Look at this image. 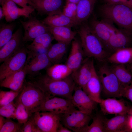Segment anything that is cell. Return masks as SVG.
Returning a JSON list of instances; mask_svg holds the SVG:
<instances>
[{
    "mask_svg": "<svg viewBox=\"0 0 132 132\" xmlns=\"http://www.w3.org/2000/svg\"><path fill=\"white\" fill-rule=\"evenodd\" d=\"M89 26L103 44L105 45L111 36L118 30L112 23L106 20L99 21L94 19Z\"/></svg>",
    "mask_w": 132,
    "mask_h": 132,
    "instance_id": "obj_17",
    "label": "cell"
},
{
    "mask_svg": "<svg viewBox=\"0 0 132 132\" xmlns=\"http://www.w3.org/2000/svg\"><path fill=\"white\" fill-rule=\"evenodd\" d=\"M106 20L113 23L129 34L132 33V8L123 4L107 3L100 9Z\"/></svg>",
    "mask_w": 132,
    "mask_h": 132,
    "instance_id": "obj_2",
    "label": "cell"
},
{
    "mask_svg": "<svg viewBox=\"0 0 132 132\" xmlns=\"http://www.w3.org/2000/svg\"><path fill=\"white\" fill-rule=\"evenodd\" d=\"M97 0H81L77 4L76 23L81 24L91 14Z\"/></svg>",
    "mask_w": 132,
    "mask_h": 132,
    "instance_id": "obj_25",
    "label": "cell"
},
{
    "mask_svg": "<svg viewBox=\"0 0 132 132\" xmlns=\"http://www.w3.org/2000/svg\"><path fill=\"white\" fill-rule=\"evenodd\" d=\"M20 132H41L34 122L33 114L30 117L28 120L23 124L22 127Z\"/></svg>",
    "mask_w": 132,
    "mask_h": 132,
    "instance_id": "obj_39",
    "label": "cell"
},
{
    "mask_svg": "<svg viewBox=\"0 0 132 132\" xmlns=\"http://www.w3.org/2000/svg\"><path fill=\"white\" fill-rule=\"evenodd\" d=\"M66 1L70 2L75 3L77 4L81 0H66Z\"/></svg>",
    "mask_w": 132,
    "mask_h": 132,
    "instance_id": "obj_47",
    "label": "cell"
},
{
    "mask_svg": "<svg viewBox=\"0 0 132 132\" xmlns=\"http://www.w3.org/2000/svg\"><path fill=\"white\" fill-rule=\"evenodd\" d=\"M77 11V4L66 1L63 7L62 13L76 23Z\"/></svg>",
    "mask_w": 132,
    "mask_h": 132,
    "instance_id": "obj_36",
    "label": "cell"
},
{
    "mask_svg": "<svg viewBox=\"0 0 132 132\" xmlns=\"http://www.w3.org/2000/svg\"><path fill=\"white\" fill-rule=\"evenodd\" d=\"M72 72L66 64L59 63L54 64L47 68L46 74L53 79L60 80L67 77Z\"/></svg>",
    "mask_w": 132,
    "mask_h": 132,
    "instance_id": "obj_28",
    "label": "cell"
},
{
    "mask_svg": "<svg viewBox=\"0 0 132 132\" xmlns=\"http://www.w3.org/2000/svg\"><path fill=\"white\" fill-rule=\"evenodd\" d=\"M122 97L125 98L132 102V82L129 85L124 87Z\"/></svg>",
    "mask_w": 132,
    "mask_h": 132,
    "instance_id": "obj_40",
    "label": "cell"
},
{
    "mask_svg": "<svg viewBox=\"0 0 132 132\" xmlns=\"http://www.w3.org/2000/svg\"><path fill=\"white\" fill-rule=\"evenodd\" d=\"M0 5L4 12L7 22L14 21L21 16L28 18L35 10L30 5L26 8H20L12 0H5Z\"/></svg>",
    "mask_w": 132,
    "mask_h": 132,
    "instance_id": "obj_12",
    "label": "cell"
},
{
    "mask_svg": "<svg viewBox=\"0 0 132 132\" xmlns=\"http://www.w3.org/2000/svg\"><path fill=\"white\" fill-rule=\"evenodd\" d=\"M99 104L102 113L105 115L128 114L130 107L127 106L123 99H117L115 98L102 99Z\"/></svg>",
    "mask_w": 132,
    "mask_h": 132,
    "instance_id": "obj_14",
    "label": "cell"
},
{
    "mask_svg": "<svg viewBox=\"0 0 132 132\" xmlns=\"http://www.w3.org/2000/svg\"><path fill=\"white\" fill-rule=\"evenodd\" d=\"M4 17V12L1 7H0V19H2Z\"/></svg>",
    "mask_w": 132,
    "mask_h": 132,
    "instance_id": "obj_46",
    "label": "cell"
},
{
    "mask_svg": "<svg viewBox=\"0 0 132 132\" xmlns=\"http://www.w3.org/2000/svg\"><path fill=\"white\" fill-rule=\"evenodd\" d=\"M5 119L4 117L0 115V129L2 127L4 123Z\"/></svg>",
    "mask_w": 132,
    "mask_h": 132,
    "instance_id": "obj_45",
    "label": "cell"
},
{
    "mask_svg": "<svg viewBox=\"0 0 132 132\" xmlns=\"http://www.w3.org/2000/svg\"><path fill=\"white\" fill-rule=\"evenodd\" d=\"M78 33L84 55L100 61L107 59L109 56L103 43L89 26L83 25L79 29Z\"/></svg>",
    "mask_w": 132,
    "mask_h": 132,
    "instance_id": "obj_3",
    "label": "cell"
},
{
    "mask_svg": "<svg viewBox=\"0 0 132 132\" xmlns=\"http://www.w3.org/2000/svg\"><path fill=\"white\" fill-rule=\"evenodd\" d=\"M71 99L46 94L40 111L61 115L76 110Z\"/></svg>",
    "mask_w": 132,
    "mask_h": 132,
    "instance_id": "obj_8",
    "label": "cell"
},
{
    "mask_svg": "<svg viewBox=\"0 0 132 132\" xmlns=\"http://www.w3.org/2000/svg\"><path fill=\"white\" fill-rule=\"evenodd\" d=\"M104 118L101 114H96L93 118L92 123L85 129L83 132H104Z\"/></svg>",
    "mask_w": 132,
    "mask_h": 132,
    "instance_id": "obj_32",
    "label": "cell"
},
{
    "mask_svg": "<svg viewBox=\"0 0 132 132\" xmlns=\"http://www.w3.org/2000/svg\"><path fill=\"white\" fill-rule=\"evenodd\" d=\"M127 118V114L116 115L110 119L105 118V132H126Z\"/></svg>",
    "mask_w": 132,
    "mask_h": 132,
    "instance_id": "obj_22",
    "label": "cell"
},
{
    "mask_svg": "<svg viewBox=\"0 0 132 132\" xmlns=\"http://www.w3.org/2000/svg\"><path fill=\"white\" fill-rule=\"evenodd\" d=\"M29 78L30 79L29 81L45 94L70 99L76 85L71 75L60 80L53 79L46 74H39Z\"/></svg>",
    "mask_w": 132,
    "mask_h": 132,
    "instance_id": "obj_1",
    "label": "cell"
},
{
    "mask_svg": "<svg viewBox=\"0 0 132 132\" xmlns=\"http://www.w3.org/2000/svg\"><path fill=\"white\" fill-rule=\"evenodd\" d=\"M72 131L64 126L61 122L58 126L57 132H71Z\"/></svg>",
    "mask_w": 132,
    "mask_h": 132,
    "instance_id": "obj_44",
    "label": "cell"
},
{
    "mask_svg": "<svg viewBox=\"0 0 132 132\" xmlns=\"http://www.w3.org/2000/svg\"><path fill=\"white\" fill-rule=\"evenodd\" d=\"M82 89L92 99L99 104L102 99L100 95L102 90L101 84L98 75L94 70L90 79Z\"/></svg>",
    "mask_w": 132,
    "mask_h": 132,
    "instance_id": "obj_21",
    "label": "cell"
},
{
    "mask_svg": "<svg viewBox=\"0 0 132 132\" xmlns=\"http://www.w3.org/2000/svg\"><path fill=\"white\" fill-rule=\"evenodd\" d=\"M112 69L121 84L124 87L132 82V74L126 67L124 64H116Z\"/></svg>",
    "mask_w": 132,
    "mask_h": 132,
    "instance_id": "obj_30",
    "label": "cell"
},
{
    "mask_svg": "<svg viewBox=\"0 0 132 132\" xmlns=\"http://www.w3.org/2000/svg\"><path fill=\"white\" fill-rule=\"evenodd\" d=\"M21 28L14 33L10 40L0 49V63L3 62L16 54L24 45Z\"/></svg>",
    "mask_w": 132,
    "mask_h": 132,
    "instance_id": "obj_13",
    "label": "cell"
},
{
    "mask_svg": "<svg viewBox=\"0 0 132 132\" xmlns=\"http://www.w3.org/2000/svg\"><path fill=\"white\" fill-rule=\"evenodd\" d=\"M102 87V91L107 97L119 98L122 97L125 87L120 82L112 68L106 64L99 68V75Z\"/></svg>",
    "mask_w": 132,
    "mask_h": 132,
    "instance_id": "obj_5",
    "label": "cell"
},
{
    "mask_svg": "<svg viewBox=\"0 0 132 132\" xmlns=\"http://www.w3.org/2000/svg\"><path fill=\"white\" fill-rule=\"evenodd\" d=\"M60 116L61 123L72 132H83L92 118L91 114L77 109L60 115Z\"/></svg>",
    "mask_w": 132,
    "mask_h": 132,
    "instance_id": "obj_6",
    "label": "cell"
},
{
    "mask_svg": "<svg viewBox=\"0 0 132 132\" xmlns=\"http://www.w3.org/2000/svg\"><path fill=\"white\" fill-rule=\"evenodd\" d=\"M46 94L38 87L25 80L18 98L25 106L30 117L40 111Z\"/></svg>",
    "mask_w": 132,
    "mask_h": 132,
    "instance_id": "obj_4",
    "label": "cell"
},
{
    "mask_svg": "<svg viewBox=\"0 0 132 132\" xmlns=\"http://www.w3.org/2000/svg\"><path fill=\"white\" fill-rule=\"evenodd\" d=\"M126 132H132V114H127Z\"/></svg>",
    "mask_w": 132,
    "mask_h": 132,
    "instance_id": "obj_42",
    "label": "cell"
},
{
    "mask_svg": "<svg viewBox=\"0 0 132 132\" xmlns=\"http://www.w3.org/2000/svg\"><path fill=\"white\" fill-rule=\"evenodd\" d=\"M16 4L23 8L28 7L31 5L30 0H12Z\"/></svg>",
    "mask_w": 132,
    "mask_h": 132,
    "instance_id": "obj_41",
    "label": "cell"
},
{
    "mask_svg": "<svg viewBox=\"0 0 132 132\" xmlns=\"http://www.w3.org/2000/svg\"><path fill=\"white\" fill-rule=\"evenodd\" d=\"M43 22L50 27H72L76 25L72 20L62 13L48 16Z\"/></svg>",
    "mask_w": 132,
    "mask_h": 132,
    "instance_id": "obj_26",
    "label": "cell"
},
{
    "mask_svg": "<svg viewBox=\"0 0 132 132\" xmlns=\"http://www.w3.org/2000/svg\"><path fill=\"white\" fill-rule=\"evenodd\" d=\"M5 0H0V5Z\"/></svg>",
    "mask_w": 132,
    "mask_h": 132,
    "instance_id": "obj_49",
    "label": "cell"
},
{
    "mask_svg": "<svg viewBox=\"0 0 132 132\" xmlns=\"http://www.w3.org/2000/svg\"><path fill=\"white\" fill-rule=\"evenodd\" d=\"M51 63L46 54L33 56L27 55L25 65L27 75L29 77H34L39 74L41 70L51 66Z\"/></svg>",
    "mask_w": 132,
    "mask_h": 132,
    "instance_id": "obj_18",
    "label": "cell"
},
{
    "mask_svg": "<svg viewBox=\"0 0 132 132\" xmlns=\"http://www.w3.org/2000/svg\"><path fill=\"white\" fill-rule=\"evenodd\" d=\"M15 103L16 105V119L19 123L23 124L28 120L30 116L25 106L17 97Z\"/></svg>",
    "mask_w": 132,
    "mask_h": 132,
    "instance_id": "obj_34",
    "label": "cell"
},
{
    "mask_svg": "<svg viewBox=\"0 0 132 132\" xmlns=\"http://www.w3.org/2000/svg\"><path fill=\"white\" fill-rule=\"evenodd\" d=\"M22 89L18 91H16L11 90L9 91L0 90V107L9 104L14 101L15 99L19 95Z\"/></svg>",
    "mask_w": 132,
    "mask_h": 132,
    "instance_id": "obj_35",
    "label": "cell"
},
{
    "mask_svg": "<svg viewBox=\"0 0 132 132\" xmlns=\"http://www.w3.org/2000/svg\"><path fill=\"white\" fill-rule=\"evenodd\" d=\"M16 105L14 101L0 107V115L7 118L16 119Z\"/></svg>",
    "mask_w": 132,
    "mask_h": 132,
    "instance_id": "obj_37",
    "label": "cell"
},
{
    "mask_svg": "<svg viewBox=\"0 0 132 132\" xmlns=\"http://www.w3.org/2000/svg\"><path fill=\"white\" fill-rule=\"evenodd\" d=\"M26 21L20 20L24 31L23 37V42L33 41L40 35L50 32L49 27L46 26L43 22L30 15Z\"/></svg>",
    "mask_w": 132,
    "mask_h": 132,
    "instance_id": "obj_10",
    "label": "cell"
},
{
    "mask_svg": "<svg viewBox=\"0 0 132 132\" xmlns=\"http://www.w3.org/2000/svg\"></svg>",
    "mask_w": 132,
    "mask_h": 132,
    "instance_id": "obj_51",
    "label": "cell"
},
{
    "mask_svg": "<svg viewBox=\"0 0 132 132\" xmlns=\"http://www.w3.org/2000/svg\"><path fill=\"white\" fill-rule=\"evenodd\" d=\"M50 32L58 42L69 44L75 38L76 32L68 27H50Z\"/></svg>",
    "mask_w": 132,
    "mask_h": 132,
    "instance_id": "obj_24",
    "label": "cell"
},
{
    "mask_svg": "<svg viewBox=\"0 0 132 132\" xmlns=\"http://www.w3.org/2000/svg\"><path fill=\"white\" fill-rule=\"evenodd\" d=\"M84 54L80 41L75 38L72 41L66 64L73 72L81 66Z\"/></svg>",
    "mask_w": 132,
    "mask_h": 132,
    "instance_id": "obj_20",
    "label": "cell"
},
{
    "mask_svg": "<svg viewBox=\"0 0 132 132\" xmlns=\"http://www.w3.org/2000/svg\"><path fill=\"white\" fill-rule=\"evenodd\" d=\"M128 114H132V106L130 107L129 111Z\"/></svg>",
    "mask_w": 132,
    "mask_h": 132,
    "instance_id": "obj_48",
    "label": "cell"
},
{
    "mask_svg": "<svg viewBox=\"0 0 132 132\" xmlns=\"http://www.w3.org/2000/svg\"><path fill=\"white\" fill-rule=\"evenodd\" d=\"M129 35L126 32L118 29L111 36L106 45L114 52L119 49L126 47L131 41Z\"/></svg>",
    "mask_w": 132,
    "mask_h": 132,
    "instance_id": "obj_23",
    "label": "cell"
},
{
    "mask_svg": "<svg viewBox=\"0 0 132 132\" xmlns=\"http://www.w3.org/2000/svg\"><path fill=\"white\" fill-rule=\"evenodd\" d=\"M110 62L116 64L131 63L132 62V47H125L119 49L108 57Z\"/></svg>",
    "mask_w": 132,
    "mask_h": 132,
    "instance_id": "obj_27",
    "label": "cell"
},
{
    "mask_svg": "<svg viewBox=\"0 0 132 132\" xmlns=\"http://www.w3.org/2000/svg\"><path fill=\"white\" fill-rule=\"evenodd\" d=\"M67 45L58 42L51 46L46 54L51 63L54 64L60 63L66 52Z\"/></svg>",
    "mask_w": 132,
    "mask_h": 132,
    "instance_id": "obj_29",
    "label": "cell"
},
{
    "mask_svg": "<svg viewBox=\"0 0 132 132\" xmlns=\"http://www.w3.org/2000/svg\"><path fill=\"white\" fill-rule=\"evenodd\" d=\"M27 75L25 65L22 69L7 76L0 81V86L15 91H19L23 87Z\"/></svg>",
    "mask_w": 132,
    "mask_h": 132,
    "instance_id": "obj_19",
    "label": "cell"
},
{
    "mask_svg": "<svg viewBox=\"0 0 132 132\" xmlns=\"http://www.w3.org/2000/svg\"><path fill=\"white\" fill-rule=\"evenodd\" d=\"M54 39L50 32L44 33L35 39L31 44L41 46L47 50L52 45L51 43Z\"/></svg>",
    "mask_w": 132,
    "mask_h": 132,
    "instance_id": "obj_33",
    "label": "cell"
},
{
    "mask_svg": "<svg viewBox=\"0 0 132 132\" xmlns=\"http://www.w3.org/2000/svg\"><path fill=\"white\" fill-rule=\"evenodd\" d=\"M38 14L51 16L61 13L63 0H30Z\"/></svg>",
    "mask_w": 132,
    "mask_h": 132,
    "instance_id": "obj_16",
    "label": "cell"
},
{
    "mask_svg": "<svg viewBox=\"0 0 132 132\" xmlns=\"http://www.w3.org/2000/svg\"><path fill=\"white\" fill-rule=\"evenodd\" d=\"M15 27V24L13 23L0 25V49L11 39Z\"/></svg>",
    "mask_w": 132,
    "mask_h": 132,
    "instance_id": "obj_31",
    "label": "cell"
},
{
    "mask_svg": "<svg viewBox=\"0 0 132 132\" xmlns=\"http://www.w3.org/2000/svg\"><path fill=\"white\" fill-rule=\"evenodd\" d=\"M71 100L78 110L91 114L98 104L90 98L80 87L76 85Z\"/></svg>",
    "mask_w": 132,
    "mask_h": 132,
    "instance_id": "obj_11",
    "label": "cell"
},
{
    "mask_svg": "<svg viewBox=\"0 0 132 132\" xmlns=\"http://www.w3.org/2000/svg\"><path fill=\"white\" fill-rule=\"evenodd\" d=\"M22 124L13 121L10 118H7L4 125L0 129V132H20Z\"/></svg>",
    "mask_w": 132,
    "mask_h": 132,
    "instance_id": "obj_38",
    "label": "cell"
},
{
    "mask_svg": "<svg viewBox=\"0 0 132 132\" xmlns=\"http://www.w3.org/2000/svg\"><path fill=\"white\" fill-rule=\"evenodd\" d=\"M33 115L34 122L41 132H57L60 122V115L40 111L35 112Z\"/></svg>",
    "mask_w": 132,
    "mask_h": 132,
    "instance_id": "obj_9",
    "label": "cell"
},
{
    "mask_svg": "<svg viewBox=\"0 0 132 132\" xmlns=\"http://www.w3.org/2000/svg\"><path fill=\"white\" fill-rule=\"evenodd\" d=\"M107 3L110 4H123L130 7L128 3L124 0H104Z\"/></svg>",
    "mask_w": 132,
    "mask_h": 132,
    "instance_id": "obj_43",
    "label": "cell"
},
{
    "mask_svg": "<svg viewBox=\"0 0 132 132\" xmlns=\"http://www.w3.org/2000/svg\"><path fill=\"white\" fill-rule=\"evenodd\" d=\"M26 48L23 45L16 54L3 62L0 66V81L10 75L22 68L27 57Z\"/></svg>",
    "mask_w": 132,
    "mask_h": 132,
    "instance_id": "obj_7",
    "label": "cell"
},
{
    "mask_svg": "<svg viewBox=\"0 0 132 132\" xmlns=\"http://www.w3.org/2000/svg\"><path fill=\"white\" fill-rule=\"evenodd\" d=\"M131 71L132 72V62H131Z\"/></svg>",
    "mask_w": 132,
    "mask_h": 132,
    "instance_id": "obj_50",
    "label": "cell"
},
{
    "mask_svg": "<svg viewBox=\"0 0 132 132\" xmlns=\"http://www.w3.org/2000/svg\"><path fill=\"white\" fill-rule=\"evenodd\" d=\"M89 58L83 61L79 68L71 74L76 85L82 88L90 79L95 69L93 60Z\"/></svg>",
    "mask_w": 132,
    "mask_h": 132,
    "instance_id": "obj_15",
    "label": "cell"
}]
</instances>
